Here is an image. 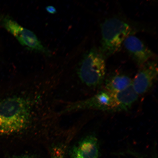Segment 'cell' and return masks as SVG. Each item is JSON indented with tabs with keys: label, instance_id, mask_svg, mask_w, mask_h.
<instances>
[{
	"label": "cell",
	"instance_id": "1",
	"mask_svg": "<svg viewBox=\"0 0 158 158\" xmlns=\"http://www.w3.org/2000/svg\"><path fill=\"white\" fill-rule=\"evenodd\" d=\"M31 103L21 97L0 101V135H10L27 127L31 117Z\"/></svg>",
	"mask_w": 158,
	"mask_h": 158
},
{
	"label": "cell",
	"instance_id": "2",
	"mask_svg": "<svg viewBox=\"0 0 158 158\" xmlns=\"http://www.w3.org/2000/svg\"><path fill=\"white\" fill-rule=\"evenodd\" d=\"M101 47L100 49L105 57L117 52L127 37L131 35L132 29L127 23L116 18L106 19L101 26Z\"/></svg>",
	"mask_w": 158,
	"mask_h": 158
},
{
	"label": "cell",
	"instance_id": "3",
	"mask_svg": "<svg viewBox=\"0 0 158 158\" xmlns=\"http://www.w3.org/2000/svg\"><path fill=\"white\" fill-rule=\"evenodd\" d=\"M105 59L100 49L95 47L85 54L78 70L79 78L84 84L95 88L103 82L106 73Z\"/></svg>",
	"mask_w": 158,
	"mask_h": 158
},
{
	"label": "cell",
	"instance_id": "4",
	"mask_svg": "<svg viewBox=\"0 0 158 158\" xmlns=\"http://www.w3.org/2000/svg\"><path fill=\"white\" fill-rule=\"evenodd\" d=\"M0 24L23 46L30 50L49 55L48 49L43 46L32 31L22 27L10 16L0 15Z\"/></svg>",
	"mask_w": 158,
	"mask_h": 158
},
{
	"label": "cell",
	"instance_id": "5",
	"mask_svg": "<svg viewBox=\"0 0 158 158\" xmlns=\"http://www.w3.org/2000/svg\"><path fill=\"white\" fill-rule=\"evenodd\" d=\"M83 110L120 111L115 94L105 90L87 99L71 104L66 111H76Z\"/></svg>",
	"mask_w": 158,
	"mask_h": 158
},
{
	"label": "cell",
	"instance_id": "6",
	"mask_svg": "<svg viewBox=\"0 0 158 158\" xmlns=\"http://www.w3.org/2000/svg\"><path fill=\"white\" fill-rule=\"evenodd\" d=\"M158 73L157 64L155 61L150 60L140 67L132 83V87L138 96L149 90L157 80Z\"/></svg>",
	"mask_w": 158,
	"mask_h": 158
},
{
	"label": "cell",
	"instance_id": "7",
	"mask_svg": "<svg viewBox=\"0 0 158 158\" xmlns=\"http://www.w3.org/2000/svg\"><path fill=\"white\" fill-rule=\"evenodd\" d=\"M123 44L128 54L140 67L150 60L154 56L152 51L135 35H128Z\"/></svg>",
	"mask_w": 158,
	"mask_h": 158
},
{
	"label": "cell",
	"instance_id": "8",
	"mask_svg": "<svg viewBox=\"0 0 158 158\" xmlns=\"http://www.w3.org/2000/svg\"><path fill=\"white\" fill-rule=\"evenodd\" d=\"M99 147L97 138L90 135L83 138L71 152L70 158H98Z\"/></svg>",
	"mask_w": 158,
	"mask_h": 158
},
{
	"label": "cell",
	"instance_id": "9",
	"mask_svg": "<svg viewBox=\"0 0 158 158\" xmlns=\"http://www.w3.org/2000/svg\"><path fill=\"white\" fill-rule=\"evenodd\" d=\"M132 80L126 75H114L106 81L105 90L112 93L122 91L131 86Z\"/></svg>",
	"mask_w": 158,
	"mask_h": 158
},
{
	"label": "cell",
	"instance_id": "10",
	"mask_svg": "<svg viewBox=\"0 0 158 158\" xmlns=\"http://www.w3.org/2000/svg\"><path fill=\"white\" fill-rule=\"evenodd\" d=\"M51 158H65L64 149L62 147H55L51 151Z\"/></svg>",
	"mask_w": 158,
	"mask_h": 158
},
{
	"label": "cell",
	"instance_id": "11",
	"mask_svg": "<svg viewBox=\"0 0 158 158\" xmlns=\"http://www.w3.org/2000/svg\"><path fill=\"white\" fill-rule=\"evenodd\" d=\"M46 10L48 12L51 14H54L56 12V9L52 6H49L46 7Z\"/></svg>",
	"mask_w": 158,
	"mask_h": 158
},
{
	"label": "cell",
	"instance_id": "12",
	"mask_svg": "<svg viewBox=\"0 0 158 158\" xmlns=\"http://www.w3.org/2000/svg\"><path fill=\"white\" fill-rule=\"evenodd\" d=\"M12 158H37L35 156L32 155H21Z\"/></svg>",
	"mask_w": 158,
	"mask_h": 158
},
{
	"label": "cell",
	"instance_id": "13",
	"mask_svg": "<svg viewBox=\"0 0 158 158\" xmlns=\"http://www.w3.org/2000/svg\"><path fill=\"white\" fill-rule=\"evenodd\" d=\"M131 155H133L136 157L137 158H157L156 156L152 157H150L147 158L143 156L140 155V154H138V153H135L131 152Z\"/></svg>",
	"mask_w": 158,
	"mask_h": 158
}]
</instances>
